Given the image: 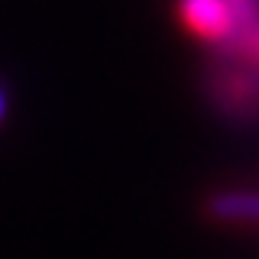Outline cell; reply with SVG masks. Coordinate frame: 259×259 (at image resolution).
Returning <instances> with one entry per match:
<instances>
[{
	"label": "cell",
	"instance_id": "3957f363",
	"mask_svg": "<svg viewBox=\"0 0 259 259\" xmlns=\"http://www.w3.org/2000/svg\"><path fill=\"white\" fill-rule=\"evenodd\" d=\"M0 117H4V94H0Z\"/></svg>",
	"mask_w": 259,
	"mask_h": 259
},
{
	"label": "cell",
	"instance_id": "6da1fadb",
	"mask_svg": "<svg viewBox=\"0 0 259 259\" xmlns=\"http://www.w3.org/2000/svg\"><path fill=\"white\" fill-rule=\"evenodd\" d=\"M178 16L204 42L237 39V20L227 0H178Z\"/></svg>",
	"mask_w": 259,
	"mask_h": 259
},
{
	"label": "cell",
	"instance_id": "277c9868",
	"mask_svg": "<svg viewBox=\"0 0 259 259\" xmlns=\"http://www.w3.org/2000/svg\"><path fill=\"white\" fill-rule=\"evenodd\" d=\"M256 49H259V32H256Z\"/></svg>",
	"mask_w": 259,
	"mask_h": 259
},
{
	"label": "cell",
	"instance_id": "7a4b0ae2",
	"mask_svg": "<svg viewBox=\"0 0 259 259\" xmlns=\"http://www.w3.org/2000/svg\"><path fill=\"white\" fill-rule=\"evenodd\" d=\"M207 217L221 224H259V191H217L207 198Z\"/></svg>",
	"mask_w": 259,
	"mask_h": 259
}]
</instances>
